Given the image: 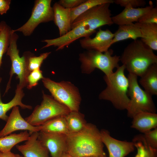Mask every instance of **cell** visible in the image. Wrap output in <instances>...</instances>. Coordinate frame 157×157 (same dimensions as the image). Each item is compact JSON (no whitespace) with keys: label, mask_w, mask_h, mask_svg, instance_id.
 <instances>
[{"label":"cell","mask_w":157,"mask_h":157,"mask_svg":"<svg viewBox=\"0 0 157 157\" xmlns=\"http://www.w3.org/2000/svg\"><path fill=\"white\" fill-rule=\"evenodd\" d=\"M111 3L97 6L81 15L71 24V30L63 36L42 42L47 43L42 49L51 46L57 47L56 51L62 49L82 37H90L101 26L113 24L109 8Z\"/></svg>","instance_id":"1"},{"label":"cell","mask_w":157,"mask_h":157,"mask_svg":"<svg viewBox=\"0 0 157 157\" xmlns=\"http://www.w3.org/2000/svg\"><path fill=\"white\" fill-rule=\"evenodd\" d=\"M67 152L73 157L106 154L99 131L95 125L87 123L81 131L66 135Z\"/></svg>","instance_id":"2"},{"label":"cell","mask_w":157,"mask_h":157,"mask_svg":"<svg viewBox=\"0 0 157 157\" xmlns=\"http://www.w3.org/2000/svg\"><path fill=\"white\" fill-rule=\"evenodd\" d=\"M120 61L129 73L140 77L150 66L157 64V56L140 40L137 39L125 48Z\"/></svg>","instance_id":"3"},{"label":"cell","mask_w":157,"mask_h":157,"mask_svg":"<svg viewBox=\"0 0 157 157\" xmlns=\"http://www.w3.org/2000/svg\"><path fill=\"white\" fill-rule=\"evenodd\" d=\"M117 69L115 72L104 76L107 86L99 97L110 101L116 109L126 110L130 100L128 95L129 81L124 74V66L122 65Z\"/></svg>","instance_id":"4"},{"label":"cell","mask_w":157,"mask_h":157,"mask_svg":"<svg viewBox=\"0 0 157 157\" xmlns=\"http://www.w3.org/2000/svg\"><path fill=\"white\" fill-rule=\"evenodd\" d=\"M137 76L129 73L128 95L130 102L126 109L127 116L132 118L142 112L156 113V109L152 95L142 90L138 82Z\"/></svg>","instance_id":"5"},{"label":"cell","mask_w":157,"mask_h":157,"mask_svg":"<svg viewBox=\"0 0 157 157\" xmlns=\"http://www.w3.org/2000/svg\"><path fill=\"white\" fill-rule=\"evenodd\" d=\"M111 49L104 53L89 50L79 55V60L81 63V68L83 73L90 74L95 69L101 70L105 74L109 75L115 68L119 66L120 56H113Z\"/></svg>","instance_id":"6"},{"label":"cell","mask_w":157,"mask_h":157,"mask_svg":"<svg viewBox=\"0 0 157 157\" xmlns=\"http://www.w3.org/2000/svg\"><path fill=\"white\" fill-rule=\"evenodd\" d=\"M42 81L54 99L70 111H79L81 99L78 90L74 85L69 82H57L47 78L44 77Z\"/></svg>","instance_id":"7"},{"label":"cell","mask_w":157,"mask_h":157,"mask_svg":"<svg viewBox=\"0 0 157 157\" xmlns=\"http://www.w3.org/2000/svg\"><path fill=\"white\" fill-rule=\"evenodd\" d=\"M43 100L35 106L31 114L25 118L29 124L39 126L54 118L65 116L70 111L65 106L56 100L52 96L42 92Z\"/></svg>","instance_id":"8"},{"label":"cell","mask_w":157,"mask_h":157,"mask_svg":"<svg viewBox=\"0 0 157 157\" xmlns=\"http://www.w3.org/2000/svg\"><path fill=\"white\" fill-rule=\"evenodd\" d=\"M18 38V35L12 29L9 45L6 52V55L9 56L11 62V67L9 80L5 93L7 92L10 88L11 78L14 74L17 75V78L19 81L17 87L23 89L27 85V77L30 73L28 69L27 60L30 52L25 53L22 56H20L17 44Z\"/></svg>","instance_id":"9"},{"label":"cell","mask_w":157,"mask_h":157,"mask_svg":"<svg viewBox=\"0 0 157 157\" xmlns=\"http://www.w3.org/2000/svg\"><path fill=\"white\" fill-rule=\"evenodd\" d=\"M51 0H37L35 2L31 16L27 22L14 32H22L26 36L32 34L40 24L54 20V12L51 6Z\"/></svg>","instance_id":"10"},{"label":"cell","mask_w":157,"mask_h":157,"mask_svg":"<svg viewBox=\"0 0 157 157\" xmlns=\"http://www.w3.org/2000/svg\"><path fill=\"white\" fill-rule=\"evenodd\" d=\"M100 133L102 142L108 150L109 157H125L134 151L135 147L132 141L115 139L105 129L100 130Z\"/></svg>","instance_id":"11"},{"label":"cell","mask_w":157,"mask_h":157,"mask_svg":"<svg viewBox=\"0 0 157 157\" xmlns=\"http://www.w3.org/2000/svg\"><path fill=\"white\" fill-rule=\"evenodd\" d=\"M6 123L0 131V138L9 135L15 131L19 130L28 131L30 134L40 131L39 126H34L28 123L22 116L18 106L14 107L10 114Z\"/></svg>","instance_id":"12"},{"label":"cell","mask_w":157,"mask_h":157,"mask_svg":"<svg viewBox=\"0 0 157 157\" xmlns=\"http://www.w3.org/2000/svg\"><path fill=\"white\" fill-rule=\"evenodd\" d=\"M114 34L108 29L99 28L94 37L84 38L80 40L81 47L88 50H94L101 53L107 51L112 45Z\"/></svg>","instance_id":"13"},{"label":"cell","mask_w":157,"mask_h":157,"mask_svg":"<svg viewBox=\"0 0 157 157\" xmlns=\"http://www.w3.org/2000/svg\"><path fill=\"white\" fill-rule=\"evenodd\" d=\"M38 139L51 157H60L67 152L66 135L39 131Z\"/></svg>","instance_id":"14"},{"label":"cell","mask_w":157,"mask_h":157,"mask_svg":"<svg viewBox=\"0 0 157 157\" xmlns=\"http://www.w3.org/2000/svg\"><path fill=\"white\" fill-rule=\"evenodd\" d=\"M39 132L30 134L24 144L16 146L23 157H50L48 150L38 139Z\"/></svg>","instance_id":"15"},{"label":"cell","mask_w":157,"mask_h":157,"mask_svg":"<svg viewBox=\"0 0 157 157\" xmlns=\"http://www.w3.org/2000/svg\"><path fill=\"white\" fill-rule=\"evenodd\" d=\"M154 7L151 1L145 7L136 8L125 7L119 13L112 17V22L118 26L138 22L139 19Z\"/></svg>","instance_id":"16"},{"label":"cell","mask_w":157,"mask_h":157,"mask_svg":"<svg viewBox=\"0 0 157 157\" xmlns=\"http://www.w3.org/2000/svg\"><path fill=\"white\" fill-rule=\"evenodd\" d=\"M53 8L54 12L53 21L58 28L60 37H61L71 30L70 9L64 8L58 3L54 4Z\"/></svg>","instance_id":"17"},{"label":"cell","mask_w":157,"mask_h":157,"mask_svg":"<svg viewBox=\"0 0 157 157\" xmlns=\"http://www.w3.org/2000/svg\"><path fill=\"white\" fill-rule=\"evenodd\" d=\"M131 127L144 133L157 127L156 113L142 112L132 118Z\"/></svg>","instance_id":"18"},{"label":"cell","mask_w":157,"mask_h":157,"mask_svg":"<svg viewBox=\"0 0 157 157\" xmlns=\"http://www.w3.org/2000/svg\"><path fill=\"white\" fill-rule=\"evenodd\" d=\"M1 81V78H0V83ZM24 96L23 89L17 87L13 98L8 102L4 103L2 101L0 91V119L6 122L8 117L6 115L7 113L15 106H20L23 109H31L32 106L22 103V100Z\"/></svg>","instance_id":"19"},{"label":"cell","mask_w":157,"mask_h":157,"mask_svg":"<svg viewBox=\"0 0 157 157\" xmlns=\"http://www.w3.org/2000/svg\"><path fill=\"white\" fill-rule=\"evenodd\" d=\"M114 34L112 44L125 40L130 39L134 40L141 37L140 28L136 22L119 26L117 30Z\"/></svg>","instance_id":"20"},{"label":"cell","mask_w":157,"mask_h":157,"mask_svg":"<svg viewBox=\"0 0 157 157\" xmlns=\"http://www.w3.org/2000/svg\"><path fill=\"white\" fill-rule=\"evenodd\" d=\"M139 82L151 95H157V64L150 66L140 76Z\"/></svg>","instance_id":"21"},{"label":"cell","mask_w":157,"mask_h":157,"mask_svg":"<svg viewBox=\"0 0 157 157\" xmlns=\"http://www.w3.org/2000/svg\"><path fill=\"white\" fill-rule=\"evenodd\" d=\"M141 34L140 40L153 50H157V24L136 22Z\"/></svg>","instance_id":"22"},{"label":"cell","mask_w":157,"mask_h":157,"mask_svg":"<svg viewBox=\"0 0 157 157\" xmlns=\"http://www.w3.org/2000/svg\"><path fill=\"white\" fill-rule=\"evenodd\" d=\"M39 126L40 131L44 133L66 135L69 133L65 116L54 118Z\"/></svg>","instance_id":"23"},{"label":"cell","mask_w":157,"mask_h":157,"mask_svg":"<svg viewBox=\"0 0 157 157\" xmlns=\"http://www.w3.org/2000/svg\"><path fill=\"white\" fill-rule=\"evenodd\" d=\"M30 135L28 131H25L19 133H11L0 138V152L11 151L15 145L27 140Z\"/></svg>","instance_id":"24"},{"label":"cell","mask_w":157,"mask_h":157,"mask_svg":"<svg viewBox=\"0 0 157 157\" xmlns=\"http://www.w3.org/2000/svg\"><path fill=\"white\" fill-rule=\"evenodd\" d=\"M69 133H75L82 130L87 123L84 116L79 111H72L65 116Z\"/></svg>","instance_id":"25"},{"label":"cell","mask_w":157,"mask_h":157,"mask_svg":"<svg viewBox=\"0 0 157 157\" xmlns=\"http://www.w3.org/2000/svg\"><path fill=\"white\" fill-rule=\"evenodd\" d=\"M132 141L137 150L135 157H157V149L153 148L148 144L142 134L135 135Z\"/></svg>","instance_id":"26"},{"label":"cell","mask_w":157,"mask_h":157,"mask_svg":"<svg viewBox=\"0 0 157 157\" xmlns=\"http://www.w3.org/2000/svg\"><path fill=\"white\" fill-rule=\"evenodd\" d=\"M113 3V0H87L78 6L70 9L71 24L79 16L90 9L103 4Z\"/></svg>","instance_id":"27"},{"label":"cell","mask_w":157,"mask_h":157,"mask_svg":"<svg viewBox=\"0 0 157 157\" xmlns=\"http://www.w3.org/2000/svg\"><path fill=\"white\" fill-rule=\"evenodd\" d=\"M12 30L5 22H0V67L3 55L6 52L9 45Z\"/></svg>","instance_id":"28"},{"label":"cell","mask_w":157,"mask_h":157,"mask_svg":"<svg viewBox=\"0 0 157 157\" xmlns=\"http://www.w3.org/2000/svg\"><path fill=\"white\" fill-rule=\"evenodd\" d=\"M51 52H47L41 53L39 56H36L30 52L27 60V67L28 70L30 73L32 71L40 68L44 60L51 53Z\"/></svg>","instance_id":"29"},{"label":"cell","mask_w":157,"mask_h":157,"mask_svg":"<svg viewBox=\"0 0 157 157\" xmlns=\"http://www.w3.org/2000/svg\"><path fill=\"white\" fill-rule=\"evenodd\" d=\"M43 77L42 72L40 69L35 70L31 72L28 75L27 78V88L31 89L38 84V81Z\"/></svg>","instance_id":"30"},{"label":"cell","mask_w":157,"mask_h":157,"mask_svg":"<svg viewBox=\"0 0 157 157\" xmlns=\"http://www.w3.org/2000/svg\"><path fill=\"white\" fill-rule=\"evenodd\" d=\"M140 24H157V7H154L138 21Z\"/></svg>","instance_id":"31"},{"label":"cell","mask_w":157,"mask_h":157,"mask_svg":"<svg viewBox=\"0 0 157 157\" xmlns=\"http://www.w3.org/2000/svg\"><path fill=\"white\" fill-rule=\"evenodd\" d=\"M113 3L124 8H134L144 7L146 4L144 0H114Z\"/></svg>","instance_id":"32"},{"label":"cell","mask_w":157,"mask_h":157,"mask_svg":"<svg viewBox=\"0 0 157 157\" xmlns=\"http://www.w3.org/2000/svg\"><path fill=\"white\" fill-rule=\"evenodd\" d=\"M142 135L149 146L157 149V127L143 133Z\"/></svg>","instance_id":"33"},{"label":"cell","mask_w":157,"mask_h":157,"mask_svg":"<svg viewBox=\"0 0 157 157\" xmlns=\"http://www.w3.org/2000/svg\"><path fill=\"white\" fill-rule=\"evenodd\" d=\"M86 0H60L58 3L64 8L71 9L75 8Z\"/></svg>","instance_id":"34"},{"label":"cell","mask_w":157,"mask_h":157,"mask_svg":"<svg viewBox=\"0 0 157 157\" xmlns=\"http://www.w3.org/2000/svg\"><path fill=\"white\" fill-rule=\"evenodd\" d=\"M11 1L10 0H0V14L6 13L9 9Z\"/></svg>","instance_id":"35"},{"label":"cell","mask_w":157,"mask_h":157,"mask_svg":"<svg viewBox=\"0 0 157 157\" xmlns=\"http://www.w3.org/2000/svg\"><path fill=\"white\" fill-rule=\"evenodd\" d=\"M19 155L15 154L11 151L0 152V157H18Z\"/></svg>","instance_id":"36"},{"label":"cell","mask_w":157,"mask_h":157,"mask_svg":"<svg viewBox=\"0 0 157 157\" xmlns=\"http://www.w3.org/2000/svg\"><path fill=\"white\" fill-rule=\"evenodd\" d=\"M60 157H73L72 156H71L70 155L67 153V152H65L62 154L60 156Z\"/></svg>","instance_id":"37"},{"label":"cell","mask_w":157,"mask_h":157,"mask_svg":"<svg viewBox=\"0 0 157 157\" xmlns=\"http://www.w3.org/2000/svg\"><path fill=\"white\" fill-rule=\"evenodd\" d=\"M86 157H106V154H104L100 155L91 156Z\"/></svg>","instance_id":"38"},{"label":"cell","mask_w":157,"mask_h":157,"mask_svg":"<svg viewBox=\"0 0 157 157\" xmlns=\"http://www.w3.org/2000/svg\"><path fill=\"white\" fill-rule=\"evenodd\" d=\"M18 157H23V156H20L19 155V156Z\"/></svg>","instance_id":"39"}]
</instances>
